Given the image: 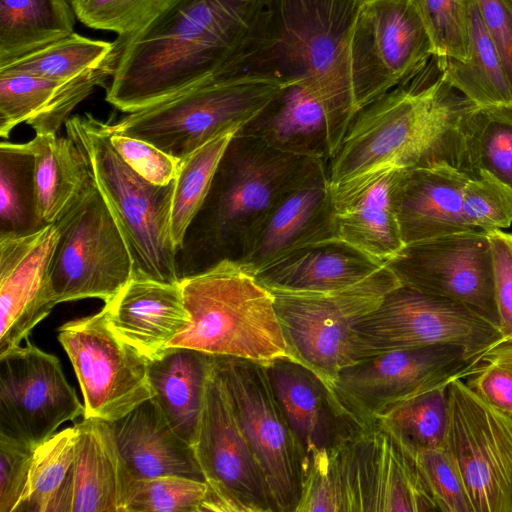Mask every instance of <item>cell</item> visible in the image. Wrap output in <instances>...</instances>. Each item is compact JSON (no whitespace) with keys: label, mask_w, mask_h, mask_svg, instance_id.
<instances>
[{"label":"cell","mask_w":512,"mask_h":512,"mask_svg":"<svg viewBox=\"0 0 512 512\" xmlns=\"http://www.w3.org/2000/svg\"><path fill=\"white\" fill-rule=\"evenodd\" d=\"M474 106L444 80L433 55L411 78L358 110L328 164L335 209L393 170L451 166L469 176L464 136Z\"/></svg>","instance_id":"cell-1"},{"label":"cell","mask_w":512,"mask_h":512,"mask_svg":"<svg viewBox=\"0 0 512 512\" xmlns=\"http://www.w3.org/2000/svg\"><path fill=\"white\" fill-rule=\"evenodd\" d=\"M262 0H164L120 52L106 101L134 112L220 77L242 47Z\"/></svg>","instance_id":"cell-2"},{"label":"cell","mask_w":512,"mask_h":512,"mask_svg":"<svg viewBox=\"0 0 512 512\" xmlns=\"http://www.w3.org/2000/svg\"><path fill=\"white\" fill-rule=\"evenodd\" d=\"M365 1L262 0L248 37L220 77L299 82L353 118L349 49Z\"/></svg>","instance_id":"cell-3"},{"label":"cell","mask_w":512,"mask_h":512,"mask_svg":"<svg viewBox=\"0 0 512 512\" xmlns=\"http://www.w3.org/2000/svg\"><path fill=\"white\" fill-rule=\"evenodd\" d=\"M319 160L236 132L178 252L181 279L224 260L240 261L273 205Z\"/></svg>","instance_id":"cell-4"},{"label":"cell","mask_w":512,"mask_h":512,"mask_svg":"<svg viewBox=\"0 0 512 512\" xmlns=\"http://www.w3.org/2000/svg\"><path fill=\"white\" fill-rule=\"evenodd\" d=\"M67 136L83 151L97 190L130 252L132 278L181 281L178 250L171 235L175 180L155 185L137 174L111 144V124L91 114L65 123Z\"/></svg>","instance_id":"cell-5"},{"label":"cell","mask_w":512,"mask_h":512,"mask_svg":"<svg viewBox=\"0 0 512 512\" xmlns=\"http://www.w3.org/2000/svg\"><path fill=\"white\" fill-rule=\"evenodd\" d=\"M190 316L169 347L233 356L263 365L290 357L273 294L239 262L224 260L181 279Z\"/></svg>","instance_id":"cell-6"},{"label":"cell","mask_w":512,"mask_h":512,"mask_svg":"<svg viewBox=\"0 0 512 512\" xmlns=\"http://www.w3.org/2000/svg\"><path fill=\"white\" fill-rule=\"evenodd\" d=\"M281 87L254 75L211 78L128 113L111 129L148 141L181 161L218 135L238 131Z\"/></svg>","instance_id":"cell-7"},{"label":"cell","mask_w":512,"mask_h":512,"mask_svg":"<svg viewBox=\"0 0 512 512\" xmlns=\"http://www.w3.org/2000/svg\"><path fill=\"white\" fill-rule=\"evenodd\" d=\"M400 282L386 265L366 279L327 293L271 292L291 358L329 385L357 361L354 328Z\"/></svg>","instance_id":"cell-8"},{"label":"cell","mask_w":512,"mask_h":512,"mask_svg":"<svg viewBox=\"0 0 512 512\" xmlns=\"http://www.w3.org/2000/svg\"><path fill=\"white\" fill-rule=\"evenodd\" d=\"M503 339L498 328L449 299L400 284L354 328L357 361L385 352L452 345L480 356Z\"/></svg>","instance_id":"cell-9"},{"label":"cell","mask_w":512,"mask_h":512,"mask_svg":"<svg viewBox=\"0 0 512 512\" xmlns=\"http://www.w3.org/2000/svg\"><path fill=\"white\" fill-rule=\"evenodd\" d=\"M238 425L259 462L279 512H296L306 462L303 450L275 396L265 365L213 355Z\"/></svg>","instance_id":"cell-10"},{"label":"cell","mask_w":512,"mask_h":512,"mask_svg":"<svg viewBox=\"0 0 512 512\" xmlns=\"http://www.w3.org/2000/svg\"><path fill=\"white\" fill-rule=\"evenodd\" d=\"M480 356L452 345L395 350L356 361L330 386L346 413L366 430L394 406L464 379Z\"/></svg>","instance_id":"cell-11"},{"label":"cell","mask_w":512,"mask_h":512,"mask_svg":"<svg viewBox=\"0 0 512 512\" xmlns=\"http://www.w3.org/2000/svg\"><path fill=\"white\" fill-rule=\"evenodd\" d=\"M443 446L473 512H512V419L471 391L448 386Z\"/></svg>","instance_id":"cell-12"},{"label":"cell","mask_w":512,"mask_h":512,"mask_svg":"<svg viewBox=\"0 0 512 512\" xmlns=\"http://www.w3.org/2000/svg\"><path fill=\"white\" fill-rule=\"evenodd\" d=\"M54 224L60 232L52 267L58 304L112 300L132 278L133 263L96 185Z\"/></svg>","instance_id":"cell-13"},{"label":"cell","mask_w":512,"mask_h":512,"mask_svg":"<svg viewBox=\"0 0 512 512\" xmlns=\"http://www.w3.org/2000/svg\"><path fill=\"white\" fill-rule=\"evenodd\" d=\"M432 56L429 35L411 0H366L349 49L356 112L411 78Z\"/></svg>","instance_id":"cell-14"},{"label":"cell","mask_w":512,"mask_h":512,"mask_svg":"<svg viewBox=\"0 0 512 512\" xmlns=\"http://www.w3.org/2000/svg\"><path fill=\"white\" fill-rule=\"evenodd\" d=\"M58 340L80 384L84 417L113 422L153 397L149 360L112 331L103 309L61 325Z\"/></svg>","instance_id":"cell-15"},{"label":"cell","mask_w":512,"mask_h":512,"mask_svg":"<svg viewBox=\"0 0 512 512\" xmlns=\"http://www.w3.org/2000/svg\"><path fill=\"white\" fill-rule=\"evenodd\" d=\"M193 447L209 488L210 511L279 512L213 364Z\"/></svg>","instance_id":"cell-16"},{"label":"cell","mask_w":512,"mask_h":512,"mask_svg":"<svg viewBox=\"0 0 512 512\" xmlns=\"http://www.w3.org/2000/svg\"><path fill=\"white\" fill-rule=\"evenodd\" d=\"M386 266L400 284L454 301L499 329L488 232H461L408 244Z\"/></svg>","instance_id":"cell-17"},{"label":"cell","mask_w":512,"mask_h":512,"mask_svg":"<svg viewBox=\"0 0 512 512\" xmlns=\"http://www.w3.org/2000/svg\"><path fill=\"white\" fill-rule=\"evenodd\" d=\"M25 341L0 354V433L37 446L85 407L58 358Z\"/></svg>","instance_id":"cell-18"},{"label":"cell","mask_w":512,"mask_h":512,"mask_svg":"<svg viewBox=\"0 0 512 512\" xmlns=\"http://www.w3.org/2000/svg\"><path fill=\"white\" fill-rule=\"evenodd\" d=\"M59 237L56 224L0 235V354L19 346L58 304L52 267Z\"/></svg>","instance_id":"cell-19"},{"label":"cell","mask_w":512,"mask_h":512,"mask_svg":"<svg viewBox=\"0 0 512 512\" xmlns=\"http://www.w3.org/2000/svg\"><path fill=\"white\" fill-rule=\"evenodd\" d=\"M328 162L319 160L273 205L238 261L257 272L303 247L335 238Z\"/></svg>","instance_id":"cell-20"},{"label":"cell","mask_w":512,"mask_h":512,"mask_svg":"<svg viewBox=\"0 0 512 512\" xmlns=\"http://www.w3.org/2000/svg\"><path fill=\"white\" fill-rule=\"evenodd\" d=\"M352 119L296 82L282 85L272 100L237 132L259 138L283 153L329 163Z\"/></svg>","instance_id":"cell-21"},{"label":"cell","mask_w":512,"mask_h":512,"mask_svg":"<svg viewBox=\"0 0 512 512\" xmlns=\"http://www.w3.org/2000/svg\"><path fill=\"white\" fill-rule=\"evenodd\" d=\"M356 511H439L411 452L384 430H363L350 443Z\"/></svg>","instance_id":"cell-22"},{"label":"cell","mask_w":512,"mask_h":512,"mask_svg":"<svg viewBox=\"0 0 512 512\" xmlns=\"http://www.w3.org/2000/svg\"><path fill=\"white\" fill-rule=\"evenodd\" d=\"M265 368L303 450L306 468L316 455L344 445L364 430L342 408L331 386L299 361L281 357Z\"/></svg>","instance_id":"cell-23"},{"label":"cell","mask_w":512,"mask_h":512,"mask_svg":"<svg viewBox=\"0 0 512 512\" xmlns=\"http://www.w3.org/2000/svg\"><path fill=\"white\" fill-rule=\"evenodd\" d=\"M470 177L451 166L397 170L392 201L405 245L473 230L463 214Z\"/></svg>","instance_id":"cell-24"},{"label":"cell","mask_w":512,"mask_h":512,"mask_svg":"<svg viewBox=\"0 0 512 512\" xmlns=\"http://www.w3.org/2000/svg\"><path fill=\"white\" fill-rule=\"evenodd\" d=\"M102 309L112 331L148 360L163 352L190 321L180 282L131 278Z\"/></svg>","instance_id":"cell-25"},{"label":"cell","mask_w":512,"mask_h":512,"mask_svg":"<svg viewBox=\"0 0 512 512\" xmlns=\"http://www.w3.org/2000/svg\"><path fill=\"white\" fill-rule=\"evenodd\" d=\"M110 425L130 479L176 475L205 481L193 445L175 432L153 397Z\"/></svg>","instance_id":"cell-26"},{"label":"cell","mask_w":512,"mask_h":512,"mask_svg":"<svg viewBox=\"0 0 512 512\" xmlns=\"http://www.w3.org/2000/svg\"><path fill=\"white\" fill-rule=\"evenodd\" d=\"M384 266L333 238L287 254L254 276L270 292L327 293L350 287Z\"/></svg>","instance_id":"cell-27"},{"label":"cell","mask_w":512,"mask_h":512,"mask_svg":"<svg viewBox=\"0 0 512 512\" xmlns=\"http://www.w3.org/2000/svg\"><path fill=\"white\" fill-rule=\"evenodd\" d=\"M74 427L72 512H124L130 477L110 422L84 417Z\"/></svg>","instance_id":"cell-28"},{"label":"cell","mask_w":512,"mask_h":512,"mask_svg":"<svg viewBox=\"0 0 512 512\" xmlns=\"http://www.w3.org/2000/svg\"><path fill=\"white\" fill-rule=\"evenodd\" d=\"M213 355L169 347L148 362L153 398L183 439L193 445L201 417Z\"/></svg>","instance_id":"cell-29"},{"label":"cell","mask_w":512,"mask_h":512,"mask_svg":"<svg viewBox=\"0 0 512 512\" xmlns=\"http://www.w3.org/2000/svg\"><path fill=\"white\" fill-rule=\"evenodd\" d=\"M35 159V183L40 217L56 223L76 205L95 182L85 154L70 138L36 133L26 142Z\"/></svg>","instance_id":"cell-30"},{"label":"cell","mask_w":512,"mask_h":512,"mask_svg":"<svg viewBox=\"0 0 512 512\" xmlns=\"http://www.w3.org/2000/svg\"><path fill=\"white\" fill-rule=\"evenodd\" d=\"M396 171L377 178L335 213V238L383 265L405 246L392 201Z\"/></svg>","instance_id":"cell-31"},{"label":"cell","mask_w":512,"mask_h":512,"mask_svg":"<svg viewBox=\"0 0 512 512\" xmlns=\"http://www.w3.org/2000/svg\"><path fill=\"white\" fill-rule=\"evenodd\" d=\"M470 43L465 60L438 59L444 80L479 107L512 106V89L475 0H468Z\"/></svg>","instance_id":"cell-32"},{"label":"cell","mask_w":512,"mask_h":512,"mask_svg":"<svg viewBox=\"0 0 512 512\" xmlns=\"http://www.w3.org/2000/svg\"><path fill=\"white\" fill-rule=\"evenodd\" d=\"M71 0H0V66L74 33Z\"/></svg>","instance_id":"cell-33"},{"label":"cell","mask_w":512,"mask_h":512,"mask_svg":"<svg viewBox=\"0 0 512 512\" xmlns=\"http://www.w3.org/2000/svg\"><path fill=\"white\" fill-rule=\"evenodd\" d=\"M75 427L35 448L26 492L14 512H72Z\"/></svg>","instance_id":"cell-34"},{"label":"cell","mask_w":512,"mask_h":512,"mask_svg":"<svg viewBox=\"0 0 512 512\" xmlns=\"http://www.w3.org/2000/svg\"><path fill=\"white\" fill-rule=\"evenodd\" d=\"M45 226L38 209L35 159L27 143L0 144V235L28 234Z\"/></svg>","instance_id":"cell-35"},{"label":"cell","mask_w":512,"mask_h":512,"mask_svg":"<svg viewBox=\"0 0 512 512\" xmlns=\"http://www.w3.org/2000/svg\"><path fill=\"white\" fill-rule=\"evenodd\" d=\"M464 148L471 178L485 171L512 189V106H474L466 119Z\"/></svg>","instance_id":"cell-36"},{"label":"cell","mask_w":512,"mask_h":512,"mask_svg":"<svg viewBox=\"0 0 512 512\" xmlns=\"http://www.w3.org/2000/svg\"><path fill=\"white\" fill-rule=\"evenodd\" d=\"M119 51L116 40H95L74 32L0 66V71L26 73L57 82H68L98 68Z\"/></svg>","instance_id":"cell-37"},{"label":"cell","mask_w":512,"mask_h":512,"mask_svg":"<svg viewBox=\"0 0 512 512\" xmlns=\"http://www.w3.org/2000/svg\"><path fill=\"white\" fill-rule=\"evenodd\" d=\"M236 132L218 135L180 161L171 208V235L178 252L188 227L209 193L218 164Z\"/></svg>","instance_id":"cell-38"},{"label":"cell","mask_w":512,"mask_h":512,"mask_svg":"<svg viewBox=\"0 0 512 512\" xmlns=\"http://www.w3.org/2000/svg\"><path fill=\"white\" fill-rule=\"evenodd\" d=\"M448 386L438 387L394 406L372 427L384 430L410 452L443 446Z\"/></svg>","instance_id":"cell-39"},{"label":"cell","mask_w":512,"mask_h":512,"mask_svg":"<svg viewBox=\"0 0 512 512\" xmlns=\"http://www.w3.org/2000/svg\"><path fill=\"white\" fill-rule=\"evenodd\" d=\"M210 511L209 488L205 481L168 475L130 479L124 512Z\"/></svg>","instance_id":"cell-40"},{"label":"cell","mask_w":512,"mask_h":512,"mask_svg":"<svg viewBox=\"0 0 512 512\" xmlns=\"http://www.w3.org/2000/svg\"><path fill=\"white\" fill-rule=\"evenodd\" d=\"M65 83L0 71V136L7 138L17 125L45 114Z\"/></svg>","instance_id":"cell-41"},{"label":"cell","mask_w":512,"mask_h":512,"mask_svg":"<svg viewBox=\"0 0 512 512\" xmlns=\"http://www.w3.org/2000/svg\"><path fill=\"white\" fill-rule=\"evenodd\" d=\"M438 59L465 60L470 33L468 0H411Z\"/></svg>","instance_id":"cell-42"},{"label":"cell","mask_w":512,"mask_h":512,"mask_svg":"<svg viewBox=\"0 0 512 512\" xmlns=\"http://www.w3.org/2000/svg\"><path fill=\"white\" fill-rule=\"evenodd\" d=\"M463 214L473 230L508 228L512 223V189L480 171L464 188Z\"/></svg>","instance_id":"cell-43"},{"label":"cell","mask_w":512,"mask_h":512,"mask_svg":"<svg viewBox=\"0 0 512 512\" xmlns=\"http://www.w3.org/2000/svg\"><path fill=\"white\" fill-rule=\"evenodd\" d=\"M485 402L512 419V339H502L479 357L463 379Z\"/></svg>","instance_id":"cell-44"},{"label":"cell","mask_w":512,"mask_h":512,"mask_svg":"<svg viewBox=\"0 0 512 512\" xmlns=\"http://www.w3.org/2000/svg\"><path fill=\"white\" fill-rule=\"evenodd\" d=\"M85 26L115 32L125 39L136 31L164 0H71Z\"/></svg>","instance_id":"cell-45"},{"label":"cell","mask_w":512,"mask_h":512,"mask_svg":"<svg viewBox=\"0 0 512 512\" xmlns=\"http://www.w3.org/2000/svg\"><path fill=\"white\" fill-rule=\"evenodd\" d=\"M411 453L440 512H473L464 486L444 446Z\"/></svg>","instance_id":"cell-46"},{"label":"cell","mask_w":512,"mask_h":512,"mask_svg":"<svg viewBox=\"0 0 512 512\" xmlns=\"http://www.w3.org/2000/svg\"><path fill=\"white\" fill-rule=\"evenodd\" d=\"M36 446L0 433V512H14L22 500Z\"/></svg>","instance_id":"cell-47"},{"label":"cell","mask_w":512,"mask_h":512,"mask_svg":"<svg viewBox=\"0 0 512 512\" xmlns=\"http://www.w3.org/2000/svg\"><path fill=\"white\" fill-rule=\"evenodd\" d=\"M110 141L122 159L147 181L163 186L175 180L180 164L177 158L148 141L121 133L112 131Z\"/></svg>","instance_id":"cell-48"},{"label":"cell","mask_w":512,"mask_h":512,"mask_svg":"<svg viewBox=\"0 0 512 512\" xmlns=\"http://www.w3.org/2000/svg\"><path fill=\"white\" fill-rule=\"evenodd\" d=\"M494 261L495 299L499 330L504 339H512V234L488 231Z\"/></svg>","instance_id":"cell-49"},{"label":"cell","mask_w":512,"mask_h":512,"mask_svg":"<svg viewBox=\"0 0 512 512\" xmlns=\"http://www.w3.org/2000/svg\"><path fill=\"white\" fill-rule=\"evenodd\" d=\"M512 89V0H475Z\"/></svg>","instance_id":"cell-50"}]
</instances>
